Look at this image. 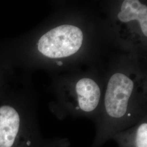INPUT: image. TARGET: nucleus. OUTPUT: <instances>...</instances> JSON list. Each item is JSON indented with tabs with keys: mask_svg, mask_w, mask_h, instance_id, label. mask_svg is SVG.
<instances>
[{
	"mask_svg": "<svg viewBox=\"0 0 147 147\" xmlns=\"http://www.w3.org/2000/svg\"><path fill=\"white\" fill-rule=\"evenodd\" d=\"M119 20L123 22L132 20L139 22L144 35L147 36V7L137 0L124 1L121 11L118 14Z\"/></svg>",
	"mask_w": 147,
	"mask_h": 147,
	"instance_id": "obj_4",
	"label": "nucleus"
},
{
	"mask_svg": "<svg viewBox=\"0 0 147 147\" xmlns=\"http://www.w3.org/2000/svg\"><path fill=\"white\" fill-rule=\"evenodd\" d=\"M57 64H58V65H62V64H63V63L62 62H61V61H59L57 62Z\"/></svg>",
	"mask_w": 147,
	"mask_h": 147,
	"instance_id": "obj_6",
	"label": "nucleus"
},
{
	"mask_svg": "<svg viewBox=\"0 0 147 147\" xmlns=\"http://www.w3.org/2000/svg\"><path fill=\"white\" fill-rule=\"evenodd\" d=\"M133 88L132 81L123 74L116 73L111 78L105 98V107L109 116L118 118L125 115Z\"/></svg>",
	"mask_w": 147,
	"mask_h": 147,
	"instance_id": "obj_2",
	"label": "nucleus"
},
{
	"mask_svg": "<svg viewBox=\"0 0 147 147\" xmlns=\"http://www.w3.org/2000/svg\"><path fill=\"white\" fill-rule=\"evenodd\" d=\"M83 33L77 27L64 25L53 28L39 40L38 50L51 58L68 57L76 53L83 42Z\"/></svg>",
	"mask_w": 147,
	"mask_h": 147,
	"instance_id": "obj_1",
	"label": "nucleus"
},
{
	"mask_svg": "<svg viewBox=\"0 0 147 147\" xmlns=\"http://www.w3.org/2000/svg\"><path fill=\"white\" fill-rule=\"evenodd\" d=\"M80 108L85 112L94 110L99 102L100 89L93 80L81 79L76 85Z\"/></svg>",
	"mask_w": 147,
	"mask_h": 147,
	"instance_id": "obj_3",
	"label": "nucleus"
},
{
	"mask_svg": "<svg viewBox=\"0 0 147 147\" xmlns=\"http://www.w3.org/2000/svg\"><path fill=\"white\" fill-rule=\"evenodd\" d=\"M136 147H147V124L143 123L138 127L136 134Z\"/></svg>",
	"mask_w": 147,
	"mask_h": 147,
	"instance_id": "obj_5",
	"label": "nucleus"
}]
</instances>
